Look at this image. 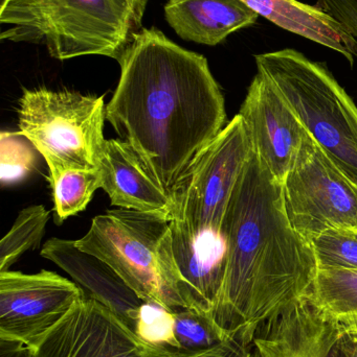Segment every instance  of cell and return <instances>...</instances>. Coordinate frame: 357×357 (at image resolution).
Wrapping results in <instances>:
<instances>
[{
  "label": "cell",
  "mask_w": 357,
  "mask_h": 357,
  "mask_svg": "<svg viewBox=\"0 0 357 357\" xmlns=\"http://www.w3.org/2000/svg\"><path fill=\"white\" fill-rule=\"evenodd\" d=\"M85 295L82 287L54 272H0V339L35 349Z\"/></svg>",
  "instance_id": "9"
},
{
  "label": "cell",
  "mask_w": 357,
  "mask_h": 357,
  "mask_svg": "<svg viewBox=\"0 0 357 357\" xmlns=\"http://www.w3.org/2000/svg\"><path fill=\"white\" fill-rule=\"evenodd\" d=\"M99 172L111 205L171 220V195L157 183L138 153L122 139L105 140Z\"/></svg>",
  "instance_id": "15"
},
{
  "label": "cell",
  "mask_w": 357,
  "mask_h": 357,
  "mask_svg": "<svg viewBox=\"0 0 357 357\" xmlns=\"http://www.w3.org/2000/svg\"><path fill=\"white\" fill-rule=\"evenodd\" d=\"M274 24L343 54L354 66L357 41L330 15L298 0H242Z\"/></svg>",
  "instance_id": "17"
},
{
  "label": "cell",
  "mask_w": 357,
  "mask_h": 357,
  "mask_svg": "<svg viewBox=\"0 0 357 357\" xmlns=\"http://www.w3.org/2000/svg\"><path fill=\"white\" fill-rule=\"evenodd\" d=\"M56 224L86 209L96 189L102 188L99 169H75L50 177Z\"/></svg>",
  "instance_id": "19"
},
{
  "label": "cell",
  "mask_w": 357,
  "mask_h": 357,
  "mask_svg": "<svg viewBox=\"0 0 357 357\" xmlns=\"http://www.w3.org/2000/svg\"><path fill=\"white\" fill-rule=\"evenodd\" d=\"M226 268L209 316L251 346L257 329L307 295L318 271L312 245L285 214L281 182L252 152L222 222Z\"/></svg>",
  "instance_id": "2"
},
{
  "label": "cell",
  "mask_w": 357,
  "mask_h": 357,
  "mask_svg": "<svg viewBox=\"0 0 357 357\" xmlns=\"http://www.w3.org/2000/svg\"><path fill=\"white\" fill-rule=\"evenodd\" d=\"M252 152L245 121L237 114L172 188L171 220L195 239L207 233L222 235L228 202Z\"/></svg>",
  "instance_id": "7"
},
{
  "label": "cell",
  "mask_w": 357,
  "mask_h": 357,
  "mask_svg": "<svg viewBox=\"0 0 357 357\" xmlns=\"http://www.w3.org/2000/svg\"><path fill=\"white\" fill-rule=\"evenodd\" d=\"M148 0H10L0 12L2 41L46 46L69 60L105 56L119 60L143 29Z\"/></svg>",
  "instance_id": "3"
},
{
  "label": "cell",
  "mask_w": 357,
  "mask_h": 357,
  "mask_svg": "<svg viewBox=\"0 0 357 357\" xmlns=\"http://www.w3.org/2000/svg\"><path fill=\"white\" fill-rule=\"evenodd\" d=\"M255 60L310 137L357 184V107L326 65L289 48Z\"/></svg>",
  "instance_id": "5"
},
{
  "label": "cell",
  "mask_w": 357,
  "mask_h": 357,
  "mask_svg": "<svg viewBox=\"0 0 357 357\" xmlns=\"http://www.w3.org/2000/svg\"><path fill=\"white\" fill-rule=\"evenodd\" d=\"M117 62L121 77L106 119L170 195L224 130V94L205 56L154 27L140 29Z\"/></svg>",
  "instance_id": "1"
},
{
  "label": "cell",
  "mask_w": 357,
  "mask_h": 357,
  "mask_svg": "<svg viewBox=\"0 0 357 357\" xmlns=\"http://www.w3.org/2000/svg\"><path fill=\"white\" fill-rule=\"evenodd\" d=\"M165 16L182 39L210 46L252 26L259 18L242 0H169Z\"/></svg>",
  "instance_id": "16"
},
{
  "label": "cell",
  "mask_w": 357,
  "mask_h": 357,
  "mask_svg": "<svg viewBox=\"0 0 357 357\" xmlns=\"http://www.w3.org/2000/svg\"><path fill=\"white\" fill-rule=\"evenodd\" d=\"M170 256L182 294L192 310L210 314L226 274L224 236L207 233L195 239L175 220L170 222Z\"/></svg>",
  "instance_id": "13"
},
{
  "label": "cell",
  "mask_w": 357,
  "mask_h": 357,
  "mask_svg": "<svg viewBox=\"0 0 357 357\" xmlns=\"http://www.w3.org/2000/svg\"><path fill=\"white\" fill-rule=\"evenodd\" d=\"M342 357H357V335H344L341 342Z\"/></svg>",
  "instance_id": "28"
},
{
  "label": "cell",
  "mask_w": 357,
  "mask_h": 357,
  "mask_svg": "<svg viewBox=\"0 0 357 357\" xmlns=\"http://www.w3.org/2000/svg\"><path fill=\"white\" fill-rule=\"evenodd\" d=\"M1 146L2 184H13L22 180L33 171L37 152L29 139L20 133L2 132L0 136Z\"/></svg>",
  "instance_id": "24"
},
{
  "label": "cell",
  "mask_w": 357,
  "mask_h": 357,
  "mask_svg": "<svg viewBox=\"0 0 357 357\" xmlns=\"http://www.w3.org/2000/svg\"><path fill=\"white\" fill-rule=\"evenodd\" d=\"M105 119L104 96L38 88L23 90L19 100V133L43 157L50 177L99 169Z\"/></svg>",
  "instance_id": "6"
},
{
  "label": "cell",
  "mask_w": 357,
  "mask_h": 357,
  "mask_svg": "<svg viewBox=\"0 0 357 357\" xmlns=\"http://www.w3.org/2000/svg\"><path fill=\"white\" fill-rule=\"evenodd\" d=\"M41 256L71 275L86 295L108 308L133 333L138 310L145 300L109 264L78 248L75 241L57 237L44 243Z\"/></svg>",
  "instance_id": "14"
},
{
  "label": "cell",
  "mask_w": 357,
  "mask_h": 357,
  "mask_svg": "<svg viewBox=\"0 0 357 357\" xmlns=\"http://www.w3.org/2000/svg\"><path fill=\"white\" fill-rule=\"evenodd\" d=\"M34 351L36 357H171L143 344L108 308L86 294Z\"/></svg>",
  "instance_id": "10"
},
{
  "label": "cell",
  "mask_w": 357,
  "mask_h": 357,
  "mask_svg": "<svg viewBox=\"0 0 357 357\" xmlns=\"http://www.w3.org/2000/svg\"><path fill=\"white\" fill-rule=\"evenodd\" d=\"M48 220L50 211L42 205L29 206L19 213L0 243V272L8 271L25 252L39 247Z\"/></svg>",
  "instance_id": "20"
},
{
  "label": "cell",
  "mask_w": 357,
  "mask_h": 357,
  "mask_svg": "<svg viewBox=\"0 0 357 357\" xmlns=\"http://www.w3.org/2000/svg\"><path fill=\"white\" fill-rule=\"evenodd\" d=\"M310 245L318 268H357V227L325 231Z\"/></svg>",
  "instance_id": "23"
},
{
  "label": "cell",
  "mask_w": 357,
  "mask_h": 357,
  "mask_svg": "<svg viewBox=\"0 0 357 357\" xmlns=\"http://www.w3.org/2000/svg\"><path fill=\"white\" fill-rule=\"evenodd\" d=\"M134 335L148 347L171 357L182 356L175 335V312L156 302L145 301L134 323Z\"/></svg>",
  "instance_id": "21"
},
{
  "label": "cell",
  "mask_w": 357,
  "mask_h": 357,
  "mask_svg": "<svg viewBox=\"0 0 357 357\" xmlns=\"http://www.w3.org/2000/svg\"><path fill=\"white\" fill-rule=\"evenodd\" d=\"M0 357H36V354L33 348L20 342L0 339Z\"/></svg>",
  "instance_id": "27"
},
{
  "label": "cell",
  "mask_w": 357,
  "mask_h": 357,
  "mask_svg": "<svg viewBox=\"0 0 357 357\" xmlns=\"http://www.w3.org/2000/svg\"><path fill=\"white\" fill-rule=\"evenodd\" d=\"M238 114L245 121L254 153L282 182L307 135L305 128L274 84L259 71Z\"/></svg>",
  "instance_id": "11"
},
{
  "label": "cell",
  "mask_w": 357,
  "mask_h": 357,
  "mask_svg": "<svg viewBox=\"0 0 357 357\" xmlns=\"http://www.w3.org/2000/svg\"><path fill=\"white\" fill-rule=\"evenodd\" d=\"M339 322L344 335H357V318L346 319Z\"/></svg>",
  "instance_id": "29"
},
{
  "label": "cell",
  "mask_w": 357,
  "mask_h": 357,
  "mask_svg": "<svg viewBox=\"0 0 357 357\" xmlns=\"http://www.w3.org/2000/svg\"><path fill=\"white\" fill-rule=\"evenodd\" d=\"M306 297L335 320L357 318V268H318Z\"/></svg>",
  "instance_id": "18"
},
{
  "label": "cell",
  "mask_w": 357,
  "mask_h": 357,
  "mask_svg": "<svg viewBox=\"0 0 357 357\" xmlns=\"http://www.w3.org/2000/svg\"><path fill=\"white\" fill-rule=\"evenodd\" d=\"M175 335L182 356L210 349L231 337L209 314L194 310L175 312Z\"/></svg>",
  "instance_id": "22"
},
{
  "label": "cell",
  "mask_w": 357,
  "mask_h": 357,
  "mask_svg": "<svg viewBox=\"0 0 357 357\" xmlns=\"http://www.w3.org/2000/svg\"><path fill=\"white\" fill-rule=\"evenodd\" d=\"M170 222L161 214L117 208L96 216L75 245L109 264L145 301L172 312L192 310L170 256Z\"/></svg>",
  "instance_id": "4"
},
{
  "label": "cell",
  "mask_w": 357,
  "mask_h": 357,
  "mask_svg": "<svg viewBox=\"0 0 357 357\" xmlns=\"http://www.w3.org/2000/svg\"><path fill=\"white\" fill-rule=\"evenodd\" d=\"M316 6L341 23L357 41V0H318Z\"/></svg>",
  "instance_id": "25"
},
{
  "label": "cell",
  "mask_w": 357,
  "mask_h": 357,
  "mask_svg": "<svg viewBox=\"0 0 357 357\" xmlns=\"http://www.w3.org/2000/svg\"><path fill=\"white\" fill-rule=\"evenodd\" d=\"M281 189L289 224L309 243L330 229L357 227V184L308 133Z\"/></svg>",
  "instance_id": "8"
},
{
  "label": "cell",
  "mask_w": 357,
  "mask_h": 357,
  "mask_svg": "<svg viewBox=\"0 0 357 357\" xmlns=\"http://www.w3.org/2000/svg\"><path fill=\"white\" fill-rule=\"evenodd\" d=\"M177 357H254V354L251 346L235 337H228L210 349Z\"/></svg>",
  "instance_id": "26"
},
{
  "label": "cell",
  "mask_w": 357,
  "mask_h": 357,
  "mask_svg": "<svg viewBox=\"0 0 357 357\" xmlns=\"http://www.w3.org/2000/svg\"><path fill=\"white\" fill-rule=\"evenodd\" d=\"M8 1H10V0H0V12H1V10L6 8V4L8 3Z\"/></svg>",
  "instance_id": "30"
},
{
  "label": "cell",
  "mask_w": 357,
  "mask_h": 357,
  "mask_svg": "<svg viewBox=\"0 0 357 357\" xmlns=\"http://www.w3.org/2000/svg\"><path fill=\"white\" fill-rule=\"evenodd\" d=\"M339 321L306 296L264 322L254 335V357H342Z\"/></svg>",
  "instance_id": "12"
}]
</instances>
